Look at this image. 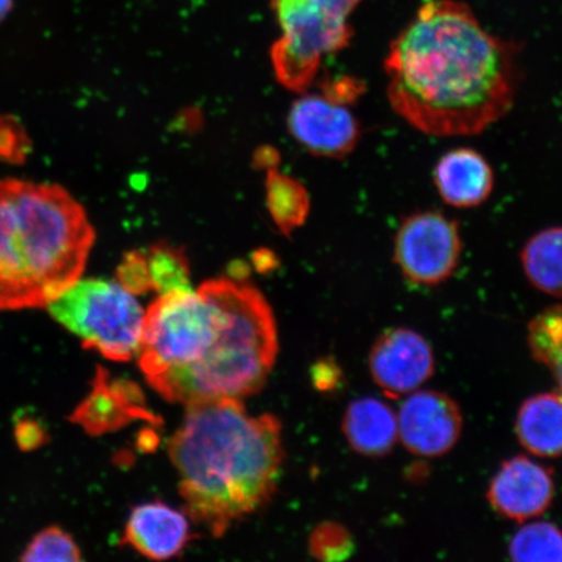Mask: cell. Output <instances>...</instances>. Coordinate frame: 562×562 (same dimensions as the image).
I'll use <instances>...</instances> for the list:
<instances>
[{
    "instance_id": "5b68a950",
    "label": "cell",
    "mask_w": 562,
    "mask_h": 562,
    "mask_svg": "<svg viewBox=\"0 0 562 562\" xmlns=\"http://www.w3.org/2000/svg\"><path fill=\"white\" fill-rule=\"evenodd\" d=\"M55 322L79 337L83 347L111 361L138 355L145 313L135 294L121 283L79 279L46 306Z\"/></svg>"
},
{
    "instance_id": "484cf974",
    "label": "cell",
    "mask_w": 562,
    "mask_h": 562,
    "mask_svg": "<svg viewBox=\"0 0 562 562\" xmlns=\"http://www.w3.org/2000/svg\"><path fill=\"white\" fill-rule=\"evenodd\" d=\"M313 383L322 392L334 391L342 381V372L331 358L316 362L312 370Z\"/></svg>"
},
{
    "instance_id": "d6986e66",
    "label": "cell",
    "mask_w": 562,
    "mask_h": 562,
    "mask_svg": "<svg viewBox=\"0 0 562 562\" xmlns=\"http://www.w3.org/2000/svg\"><path fill=\"white\" fill-rule=\"evenodd\" d=\"M145 259L151 291L161 294L192 288L188 261L182 252L168 246H158L149 255H145Z\"/></svg>"
},
{
    "instance_id": "d4e9b609",
    "label": "cell",
    "mask_w": 562,
    "mask_h": 562,
    "mask_svg": "<svg viewBox=\"0 0 562 562\" xmlns=\"http://www.w3.org/2000/svg\"><path fill=\"white\" fill-rule=\"evenodd\" d=\"M117 279L125 290L133 294L151 291L149 276H147L146 259L143 252H131L117 269Z\"/></svg>"
},
{
    "instance_id": "7a4b0ae2",
    "label": "cell",
    "mask_w": 562,
    "mask_h": 562,
    "mask_svg": "<svg viewBox=\"0 0 562 562\" xmlns=\"http://www.w3.org/2000/svg\"><path fill=\"white\" fill-rule=\"evenodd\" d=\"M277 353L270 305L255 286L229 278L161 293L145 314L138 351L147 383L186 405L255 395Z\"/></svg>"
},
{
    "instance_id": "8fae6325",
    "label": "cell",
    "mask_w": 562,
    "mask_h": 562,
    "mask_svg": "<svg viewBox=\"0 0 562 562\" xmlns=\"http://www.w3.org/2000/svg\"><path fill=\"white\" fill-rule=\"evenodd\" d=\"M553 496L551 470L525 456L504 461L487 492L488 503L498 516L521 524L542 516Z\"/></svg>"
},
{
    "instance_id": "8992f818",
    "label": "cell",
    "mask_w": 562,
    "mask_h": 562,
    "mask_svg": "<svg viewBox=\"0 0 562 562\" xmlns=\"http://www.w3.org/2000/svg\"><path fill=\"white\" fill-rule=\"evenodd\" d=\"M363 0H272L280 38L272 47L278 80L294 91L305 90L323 58L349 44V19Z\"/></svg>"
},
{
    "instance_id": "cb8c5ba5",
    "label": "cell",
    "mask_w": 562,
    "mask_h": 562,
    "mask_svg": "<svg viewBox=\"0 0 562 562\" xmlns=\"http://www.w3.org/2000/svg\"><path fill=\"white\" fill-rule=\"evenodd\" d=\"M31 145L24 126L16 119L0 116V161L23 164L31 153Z\"/></svg>"
},
{
    "instance_id": "3957f363",
    "label": "cell",
    "mask_w": 562,
    "mask_h": 562,
    "mask_svg": "<svg viewBox=\"0 0 562 562\" xmlns=\"http://www.w3.org/2000/svg\"><path fill=\"white\" fill-rule=\"evenodd\" d=\"M168 452L188 515L216 538L271 501L284 460L280 422L235 398L188 404Z\"/></svg>"
},
{
    "instance_id": "ac0fdd59",
    "label": "cell",
    "mask_w": 562,
    "mask_h": 562,
    "mask_svg": "<svg viewBox=\"0 0 562 562\" xmlns=\"http://www.w3.org/2000/svg\"><path fill=\"white\" fill-rule=\"evenodd\" d=\"M513 561H562V531L546 521L527 524L513 536L509 544Z\"/></svg>"
},
{
    "instance_id": "30bf717a",
    "label": "cell",
    "mask_w": 562,
    "mask_h": 562,
    "mask_svg": "<svg viewBox=\"0 0 562 562\" xmlns=\"http://www.w3.org/2000/svg\"><path fill=\"white\" fill-rule=\"evenodd\" d=\"M294 138L315 156L341 158L360 140V124L346 103L328 94H307L294 102L288 116Z\"/></svg>"
},
{
    "instance_id": "603a6c76",
    "label": "cell",
    "mask_w": 562,
    "mask_h": 562,
    "mask_svg": "<svg viewBox=\"0 0 562 562\" xmlns=\"http://www.w3.org/2000/svg\"><path fill=\"white\" fill-rule=\"evenodd\" d=\"M308 550L316 560L344 561L353 554L355 540L346 526L333 521L323 522L312 532Z\"/></svg>"
},
{
    "instance_id": "7c38bea8",
    "label": "cell",
    "mask_w": 562,
    "mask_h": 562,
    "mask_svg": "<svg viewBox=\"0 0 562 562\" xmlns=\"http://www.w3.org/2000/svg\"><path fill=\"white\" fill-rule=\"evenodd\" d=\"M72 419L91 435L116 431L132 420L157 424L158 418L147 409L143 392L136 384L112 381L108 371L98 369L93 389L77 407Z\"/></svg>"
},
{
    "instance_id": "4316f807",
    "label": "cell",
    "mask_w": 562,
    "mask_h": 562,
    "mask_svg": "<svg viewBox=\"0 0 562 562\" xmlns=\"http://www.w3.org/2000/svg\"><path fill=\"white\" fill-rule=\"evenodd\" d=\"M18 440L23 448H33L41 445L42 430L33 420L20 422L18 426Z\"/></svg>"
},
{
    "instance_id": "e0dca14e",
    "label": "cell",
    "mask_w": 562,
    "mask_h": 562,
    "mask_svg": "<svg viewBox=\"0 0 562 562\" xmlns=\"http://www.w3.org/2000/svg\"><path fill=\"white\" fill-rule=\"evenodd\" d=\"M521 263L531 285L562 300V227L537 232L524 245Z\"/></svg>"
},
{
    "instance_id": "44dd1931",
    "label": "cell",
    "mask_w": 562,
    "mask_h": 562,
    "mask_svg": "<svg viewBox=\"0 0 562 562\" xmlns=\"http://www.w3.org/2000/svg\"><path fill=\"white\" fill-rule=\"evenodd\" d=\"M269 201L271 213L281 228L297 226L305 217L307 196L304 189L285 176H270Z\"/></svg>"
},
{
    "instance_id": "6da1fadb",
    "label": "cell",
    "mask_w": 562,
    "mask_h": 562,
    "mask_svg": "<svg viewBox=\"0 0 562 562\" xmlns=\"http://www.w3.org/2000/svg\"><path fill=\"white\" fill-rule=\"evenodd\" d=\"M519 52L484 30L468 4L427 0L386 53V100L424 135H481L516 103Z\"/></svg>"
},
{
    "instance_id": "4fadbf2b",
    "label": "cell",
    "mask_w": 562,
    "mask_h": 562,
    "mask_svg": "<svg viewBox=\"0 0 562 562\" xmlns=\"http://www.w3.org/2000/svg\"><path fill=\"white\" fill-rule=\"evenodd\" d=\"M192 538L191 524L184 513L153 502L132 509L123 543L147 559L165 561L179 557Z\"/></svg>"
},
{
    "instance_id": "83f0119b",
    "label": "cell",
    "mask_w": 562,
    "mask_h": 562,
    "mask_svg": "<svg viewBox=\"0 0 562 562\" xmlns=\"http://www.w3.org/2000/svg\"><path fill=\"white\" fill-rule=\"evenodd\" d=\"M550 371L552 372L553 376L557 378L560 393L562 396V350L561 353L558 356L557 360L551 364Z\"/></svg>"
},
{
    "instance_id": "7402d4cb",
    "label": "cell",
    "mask_w": 562,
    "mask_h": 562,
    "mask_svg": "<svg viewBox=\"0 0 562 562\" xmlns=\"http://www.w3.org/2000/svg\"><path fill=\"white\" fill-rule=\"evenodd\" d=\"M21 561L46 562V561H81V551L75 539L60 527L52 526L42 530L26 546Z\"/></svg>"
},
{
    "instance_id": "52a82bcc",
    "label": "cell",
    "mask_w": 562,
    "mask_h": 562,
    "mask_svg": "<svg viewBox=\"0 0 562 562\" xmlns=\"http://www.w3.org/2000/svg\"><path fill=\"white\" fill-rule=\"evenodd\" d=\"M462 255L459 224L437 210L417 211L400 224L393 261L414 285L437 286L451 279Z\"/></svg>"
},
{
    "instance_id": "9c48e42d",
    "label": "cell",
    "mask_w": 562,
    "mask_h": 562,
    "mask_svg": "<svg viewBox=\"0 0 562 562\" xmlns=\"http://www.w3.org/2000/svg\"><path fill=\"white\" fill-rule=\"evenodd\" d=\"M372 379L384 395H411L434 374V351L424 336L411 328L386 329L378 337L369 356Z\"/></svg>"
},
{
    "instance_id": "277c9868",
    "label": "cell",
    "mask_w": 562,
    "mask_h": 562,
    "mask_svg": "<svg viewBox=\"0 0 562 562\" xmlns=\"http://www.w3.org/2000/svg\"><path fill=\"white\" fill-rule=\"evenodd\" d=\"M95 241L65 188L0 180V311L46 307L81 279Z\"/></svg>"
},
{
    "instance_id": "ba28073f",
    "label": "cell",
    "mask_w": 562,
    "mask_h": 562,
    "mask_svg": "<svg viewBox=\"0 0 562 562\" xmlns=\"http://www.w3.org/2000/svg\"><path fill=\"white\" fill-rule=\"evenodd\" d=\"M398 439L413 454L435 459L452 451L463 428L462 413L439 391H414L397 414Z\"/></svg>"
},
{
    "instance_id": "2e32d148",
    "label": "cell",
    "mask_w": 562,
    "mask_h": 562,
    "mask_svg": "<svg viewBox=\"0 0 562 562\" xmlns=\"http://www.w3.org/2000/svg\"><path fill=\"white\" fill-rule=\"evenodd\" d=\"M516 432L527 452L544 459L561 457V393L544 392L527 398L517 414Z\"/></svg>"
},
{
    "instance_id": "ffe728a7",
    "label": "cell",
    "mask_w": 562,
    "mask_h": 562,
    "mask_svg": "<svg viewBox=\"0 0 562 562\" xmlns=\"http://www.w3.org/2000/svg\"><path fill=\"white\" fill-rule=\"evenodd\" d=\"M527 342L533 360L550 369L562 350V305L547 307L530 322Z\"/></svg>"
},
{
    "instance_id": "5bb4252c",
    "label": "cell",
    "mask_w": 562,
    "mask_h": 562,
    "mask_svg": "<svg viewBox=\"0 0 562 562\" xmlns=\"http://www.w3.org/2000/svg\"><path fill=\"white\" fill-rule=\"evenodd\" d=\"M434 182L447 205L474 209L494 192L495 173L480 151L459 147L439 158L434 168Z\"/></svg>"
},
{
    "instance_id": "9a60e30c",
    "label": "cell",
    "mask_w": 562,
    "mask_h": 562,
    "mask_svg": "<svg viewBox=\"0 0 562 562\" xmlns=\"http://www.w3.org/2000/svg\"><path fill=\"white\" fill-rule=\"evenodd\" d=\"M342 431L357 453L381 459L392 452L398 440L397 414L381 400L357 398L344 416Z\"/></svg>"
},
{
    "instance_id": "f1b7e54d",
    "label": "cell",
    "mask_w": 562,
    "mask_h": 562,
    "mask_svg": "<svg viewBox=\"0 0 562 562\" xmlns=\"http://www.w3.org/2000/svg\"><path fill=\"white\" fill-rule=\"evenodd\" d=\"M12 7L13 0H0V24L10 15Z\"/></svg>"
}]
</instances>
